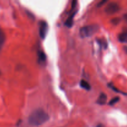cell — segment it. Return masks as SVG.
<instances>
[{"label": "cell", "mask_w": 127, "mask_h": 127, "mask_svg": "<svg viewBox=\"0 0 127 127\" xmlns=\"http://www.w3.org/2000/svg\"><path fill=\"white\" fill-rule=\"evenodd\" d=\"M50 119L48 114L42 109L34 110L29 117V123L32 126H39L47 122Z\"/></svg>", "instance_id": "obj_1"}, {"label": "cell", "mask_w": 127, "mask_h": 127, "mask_svg": "<svg viewBox=\"0 0 127 127\" xmlns=\"http://www.w3.org/2000/svg\"><path fill=\"white\" fill-rule=\"evenodd\" d=\"M99 29L97 25H90L81 27L79 31V35L82 38L90 37L95 34Z\"/></svg>", "instance_id": "obj_2"}, {"label": "cell", "mask_w": 127, "mask_h": 127, "mask_svg": "<svg viewBox=\"0 0 127 127\" xmlns=\"http://www.w3.org/2000/svg\"><path fill=\"white\" fill-rule=\"evenodd\" d=\"M120 10V6L117 2H111L108 4L105 8V12L107 14L112 15L115 14Z\"/></svg>", "instance_id": "obj_3"}, {"label": "cell", "mask_w": 127, "mask_h": 127, "mask_svg": "<svg viewBox=\"0 0 127 127\" xmlns=\"http://www.w3.org/2000/svg\"><path fill=\"white\" fill-rule=\"evenodd\" d=\"M39 35L40 37L42 38V39H45L46 37L48 32V24L47 22L44 21H40L39 22Z\"/></svg>", "instance_id": "obj_4"}, {"label": "cell", "mask_w": 127, "mask_h": 127, "mask_svg": "<svg viewBox=\"0 0 127 127\" xmlns=\"http://www.w3.org/2000/svg\"><path fill=\"white\" fill-rule=\"evenodd\" d=\"M76 13V11L74 12V13L72 14L69 17H68V18L67 19V20L66 21L65 23H64V25L66 26L67 27H71L73 25V18H74V16H75Z\"/></svg>", "instance_id": "obj_5"}, {"label": "cell", "mask_w": 127, "mask_h": 127, "mask_svg": "<svg viewBox=\"0 0 127 127\" xmlns=\"http://www.w3.org/2000/svg\"><path fill=\"white\" fill-rule=\"evenodd\" d=\"M107 99V96L104 93H102L100 95H99V98L97 99V102L98 104L99 105H104L106 103Z\"/></svg>", "instance_id": "obj_6"}, {"label": "cell", "mask_w": 127, "mask_h": 127, "mask_svg": "<svg viewBox=\"0 0 127 127\" xmlns=\"http://www.w3.org/2000/svg\"><path fill=\"white\" fill-rule=\"evenodd\" d=\"M119 40L122 43H127V32L121 33L119 35Z\"/></svg>", "instance_id": "obj_7"}, {"label": "cell", "mask_w": 127, "mask_h": 127, "mask_svg": "<svg viewBox=\"0 0 127 127\" xmlns=\"http://www.w3.org/2000/svg\"><path fill=\"white\" fill-rule=\"evenodd\" d=\"M80 86L82 88L86 89L87 91H89L91 89V86L86 81L82 79L80 81Z\"/></svg>", "instance_id": "obj_8"}, {"label": "cell", "mask_w": 127, "mask_h": 127, "mask_svg": "<svg viewBox=\"0 0 127 127\" xmlns=\"http://www.w3.org/2000/svg\"><path fill=\"white\" fill-rule=\"evenodd\" d=\"M38 60L39 62H45L46 60V55L44 53H43L42 51H38Z\"/></svg>", "instance_id": "obj_9"}, {"label": "cell", "mask_w": 127, "mask_h": 127, "mask_svg": "<svg viewBox=\"0 0 127 127\" xmlns=\"http://www.w3.org/2000/svg\"><path fill=\"white\" fill-rule=\"evenodd\" d=\"M5 41V35L4 33L0 29V49L2 48V45L4 44Z\"/></svg>", "instance_id": "obj_10"}, {"label": "cell", "mask_w": 127, "mask_h": 127, "mask_svg": "<svg viewBox=\"0 0 127 127\" xmlns=\"http://www.w3.org/2000/svg\"><path fill=\"white\" fill-rule=\"evenodd\" d=\"M119 100H120V97H115L113 98V99H112L110 102H109V105H115L116 103H117L119 101Z\"/></svg>", "instance_id": "obj_11"}, {"label": "cell", "mask_w": 127, "mask_h": 127, "mask_svg": "<svg viewBox=\"0 0 127 127\" xmlns=\"http://www.w3.org/2000/svg\"><path fill=\"white\" fill-rule=\"evenodd\" d=\"M120 19L119 18H117V17L113 19L112 20V22L114 25L118 24L120 22Z\"/></svg>", "instance_id": "obj_12"}, {"label": "cell", "mask_w": 127, "mask_h": 127, "mask_svg": "<svg viewBox=\"0 0 127 127\" xmlns=\"http://www.w3.org/2000/svg\"><path fill=\"white\" fill-rule=\"evenodd\" d=\"M107 2V0H102V1H100V2H99V3L97 4V6L98 7H102V6L104 4L106 3Z\"/></svg>", "instance_id": "obj_13"}, {"label": "cell", "mask_w": 127, "mask_h": 127, "mask_svg": "<svg viewBox=\"0 0 127 127\" xmlns=\"http://www.w3.org/2000/svg\"><path fill=\"white\" fill-rule=\"evenodd\" d=\"M76 4H77V1H73V2H72V9L74 8V7H75Z\"/></svg>", "instance_id": "obj_14"}, {"label": "cell", "mask_w": 127, "mask_h": 127, "mask_svg": "<svg viewBox=\"0 0 127 127\" xmlns=\"http://www.w3.org/2000/svg\"><path fill=\"white\" fill-rule=\"evenodd\" d=\"M124 18H125V20L127 21V13L125 14V16H124Z\"/></svg>", "instance_id": "obj_15"}, {"label": "cell", "mask_w": 127, "mask_h": 127, "mask_svg": "<svg viewBox=\"0 0 127 127\" xmlns=\"http://www.w3.org/2000/svg\"><path fill=\"white\" fill-rule=\"evenodd\" d=\"M124 49H125V51L127 53V46L124 47Z\"/></svg>", "instance_id": "obj_16"}, {"label": "cell", "mask_w": 127, "mask_h": 127, "mask_svg": "<svg viewBox=\"0 0 127 127\" xmlns=\"http://www.w3.org/2000/svg\"><path fill=\"white\" fill-rule=\"evenodd\" d=\"M97 127H103V126H102V125H99V126H98Z\"/></svg>", "instance_id": "obj_17"}]
</instances>
